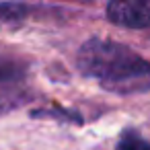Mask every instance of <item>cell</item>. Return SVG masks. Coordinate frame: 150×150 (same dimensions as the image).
<instances>
[{"label":"cell","mask_w":150,"mask_h":150,"mask_svg":"<svg viewBox=\"0 0 150 150\" xmlns=\"http://www.w3.org/2000/svg\"><path fill=\"white\" fill-rule=\"evenodd\" d=\"M29 97L27 68L17 60L0 56V115L19 109Z\"/></svg>","instance_id":"7a4b0ae2"},{"label":"cell","mask_w":150,"mask_h":150,"mask_svg":"<svg viewBox=\"0 0 150 150\" xmlns=\"http://www.w3.org/2000/svg\"><path fill=\"white\" fill-rule=\"evenodd\" d=\"M115 150H150V142L144 140L140 134H134V132H125L119 142H117V148Z\"/></svg>","instance_id":"277c9868"},{"label":"cell","mask_w":150,"mask_h":150,"mask_svg":"<svg viewBox=\"0 0 150 150\" xmlns=\"http://www.w3.org/2000/svg\"><path fill=\"white\" fill-rule=\"evenodd\" d=\"M25 17V6L13 2H0V23H8Z\"/></svg>","instance_id":"5b68a950"},{"label":"cell","mask_w":150,"mask_h":150,"mask_svg":"<svg viewBox=\"0 0 150 150\" xmlns=\"http://www.w3.org/2000/svg\"><path fill=\"white\" fill-rule=\"evenodd\" d=\"M78 70L115 95H140L150 91V62L127 45L111 39L95 37L82 43Z\"/></svg>","instance_id":"6da1fadb"},{"label":"cell","mask_w":150,"mask_h":150,"mask_svg":"<svg viewBox=\"0 0 150 150\" xmlns=\"http://www.w3.org/2000/svg\"><path fill=\"white\" fill-rule=\"evenodd\" d=\"M107 19L125 29H148L150 0H109Z\"/></svg>","instance_id":"3957f363"}]
</instances>
